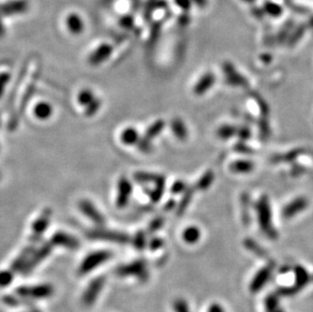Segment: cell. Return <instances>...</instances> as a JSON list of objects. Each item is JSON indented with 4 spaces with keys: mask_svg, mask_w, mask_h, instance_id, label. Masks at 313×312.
Wrapping results in <instances>:
<instances>
[{
    "mask_svg": "<svg viewBox=\"0 0 313 312\" xmlns=\"http://www.w3.org/2000/svg\"><path fill=\"white\" fill-rule=\"evenodd\" d=\"M111 252L109 251H96V252H92L91 254L87 255L83 263L81 264L80 268H79V274L81 275H85L89 272H91L93 269H95L96 267L100 266L101 264L106 263L108 259L111 257Z\"/></svg>",
    "mask_w": 313,
    "mask_h": 312,
    "instance_id": "1",
    "label": "cell"
},
{
    "mask_svg": "<svg viewBox=\"0 0 313 312\" xmlns=\"http://www.w3.org/2000/svg\"><path fill=\"white\" fill-rule=\"evenodd\" d=\"M118 272L121 276H137V278L142 281L147 279L146 265L142 261H137L133 264L126 265L120 268Z\"/></svg>",
    "mask_w": 313,
    "mask_h": 312,
    "instance_id": "2",
    "label": "cell"
},
{
    "mask_svg": "<svg viewBox=\"0 0 313 312\" xmlns=\"http://www.w3.org/2000/svg\"><path fill=\"white\" fill-rule=\"evenodd\" d=\"M29 9L28 0H12L7 3L0 5L1 15H13L23 13Z\"/></svg>",
    "mask_w": 313,
    "mask_h": 312,
    "instance_id": "3",
    "label": "cell"
},
{
    "mask_svg": "<svg viewBox=\"0 0 313 312\" xmlns=\"http://www.w3.org/2000/svg\"><path fill=\"white\" fill-rule=\"evenodd\" d=\"M17 293L21 296H30L33 298H45L53 293V288L50 285L35 286V287H21L17 289Z\"/></svg>",
    "mask_w": 313,
    "mask_h": 312,
    "instance_id": "4",
    "label": "cell"
},
{
    "mask_svg": "<svg viewBox=\"0 0 313 312\" xmlns=\"http://www.w3.org/2000/svg\"><path fill=\"white\" fill-rule=\"evenodd\" d=\"M132 193V186L130 181L126 177L120 178L118 185V199L117 205L118 207H125L130 199V195Z\"/></svg>",
    "mask_w": 313,
    "mask_h": 312,
    "instance_id": "5",
    "label": "cell"
},
{
    "mask_svg": "<svg viewBox=\"0 0 313 312\" xmlns=\"http://www.w3.org/2000/svg\"><path fill=\"white\" fill-rule=\"evenodd\" d=\"M113 48L109 44H101L96 50H94L89 56V63L91 65H98L107 60L112 54Z\"/></svg>",
    "mask_w": 313,
    "mask_h": 312,
    "instance_id": "6",
    "label": "cell"
},
{
    "mask_svg": "<svg viewBox=\"0 0 313 312\" xmlns=\"http://www.w3.org/2000/svg\"><path fill=\"white\" fill-rule=\"evenodd\" d=\"M271 274H272L271 268H264L263 270H260L251 281L250 286H249V290L252 293H256L259 290H262L264 288L265 284L269 281Z\"/></svg>",
    "mask_w": 313,
    "mask_h": 312,
    "instance_id": "7",
    "label": "cell"
},
{
    "mask_svg": "<svg viewBox=\"0 0 313 312\" xmlns=\"http://www.w3.org/2000/svg\"><path fill=\"white\" fill-rule=\"evenodd\" d=\"M103 282H104V280L102 278H98V279L91 282V284L88 286V288L86 289V291L84 292V295H83V302L85 304L90 305L95 301L99 292L102 289Z\"/></svg>",
    "mask_w": 313,
    "mask_h": 312,
    "instance_id": "8",
    "label": "cell"
},
{
    "mask_svg": "<svg viewBox=\"0 0 313 312\" xmlns=\"http://www.w3.org/2000/svg\"><path fill=\"white\" fill-rule=\"evenodd\" d=\"M66 24L69 32L73 35H79L84 30V21L77 13H70L67 16Z\"/></svg>",
    "mask_w": 313,
    "mask_h": 312,
    "instance_id": "9",
    "label": "cell"
},
{
    "mask_svg": "<svg viewBox=\"0 0 313 312\" xmlns=\"http://www.w3.org/2000/svg\"><path fill=\"white\" fill-rule=\"evenodd\" d=\"M80 209L93 222H95L97 224H102L103 223L102 215L98 212V210L93 206V204L90 203L89 201H82L80 203Z\"/></svg>",
    "mask_w": 313,
    "mask_h": 312,
    "instance_id": "10",
    "label": "cell"
},
{
    "mask_svg": "<svg viewBox=\"0 0 313 312\" xmlns=\"http://www.w3.org/2000/svg\"><path fill=\"white\" fill-rule=\"evenodd\" d=\"M92 236L94 238H101L107 240H113L117 242H126L128 240V236L123 233L115 232V231H94L92 233Z\"/></svg>",
    "mask_w": 313,
    "mask_h": 312,
    "instance_id": "11",
    "label": "cell"
},
{
    "mask_svg": "<svg viewBox=\"0 0 313 312\" xmlns=\"http://www.w3.org/2000/svg\"><path fill=\"white\" fill-rule=\"evenodd\" d=\"M53 243L55 244H59L65 247H69V248H76L78 246V242L75 238L67 235L65 233H57L53 236V239H52Z\"/></svg>",
    "mask_w": 313,
    "mask_h": 312,
    "instance_id": "12",
    "label": "cell"
},
{
    "mask_svg": "<svg viewBox=\"0 0 313 312\" xmlns=\"http://www.w3.org/2000/svg\"><path fill=\"white\" fill-rule=\"evenodd\" d=\"M263 9H264L265 13H267L268 15H270L272 17H280L284 11L281 5H279L278 3H275L273 1H266L264 3Z\"/></svg>",
    "mask_w": 313,
    "mask_h": 312,
    "instance_id": "13",
    "label": "cell"
},
{
    "mask_svg": "<svg viewBox=\"0 0 313 312\" xmlns=\"http://www.w3.org/2000/svg\"><path fill=\"white\" fill-rule=\"evenodd\" d=\"M122 141L126 144H135L139 142V135L133 128H128L122 134Z\"/></svg>",
    "mask_w": 313,
    "mask_h": 312,
    "instance_id": "14",
    "label": "cell"
},
{
    "mask_svg": "<svg viewBox=\"0 0 313 312\" xmlns=\"http://www.w3.org/2000/svg\"><path fill=\"white\" fill-rule=\"evenodd\" d=\"M52 114V107L47 102H41L35 108V115L41 120L48 119Z\"/></svg>",
    "mask_w": 313,
    "mask_h": 312,
    "instance_id": "15",
    "label": "cell"
},
{
    "mask_svg": "<svg viewBox=\"0 0 313 312\" xmlns=\"http://www.w3.org/2000/svg\"><path fill=\"white\" fill-rule=\"evenodd\" d=\"M50 212H45L43 214V216L41 218H39L35 224L33 225V228H34V232L36 234H42L46 227L49 225V221H50Z\"/></svg>",
    "mask_w": 313,
    "mask_h": 312,
    "instance_id": "16",
    "label": "cell"
},
{
    "mask_svg": "<svg viewBox=\"0 0 313 312\" xmlns=\"http://www.w3.org/2000/svg\"><path fill=\"white\" fill-rule=\"evenodd\" d=\"M295 277H296V287L301 289L303 288L304 286L309 282V276L307 274V272L301 268V267H297L295 269Z\"/></svg>",
    "mask_w": 313,
    "mask_h": 312,
    "instance_id": "17",
    "label": "cell"
},
{
    "mask_svg": "<svg viewBox=\"0 0 313 312\" xmlns=\"http://www.w3.org/2000/svg\"><path fill=\"white\" fill-rule=\"evenodd\" d=\"M294 25V21L293 20H287L283 25H282V29L280 30L279 34H278V41L279 42H283L285 41L287 38L290 37V32L293 28Z\"/></svg>",
    "mask_w": 313,
    "mask_h": 312,
    "instance_id": "18",
    "label": "cell"
},
{
    "mask_svg": "<svg viewBox=\"0 0 313 312\" xmlns=\"http://www.w3.org/2000/svg\"><path fill=\"white\" fill-rule=\"evenodd\" d=\"M305 31H306V25L305 24L298 25V27L294 30V32L289 37V45L290 46L295 45L303 37Z\"/></svg>",
    "mask_w": 313,
    "mask_h": 312,
    "instance_id": "19",
    "label": "cell"
},
{
    "mask_svg": "<svg viewBox=\"0 0 313 312\" xmlns=\"http://www.w3.org/2000/svg\"><path fill=\"white\" fill-rule=\"evenodd\" d=\"M93 100L94 96L90 90H82L78 94V101H79V103H81L82 106H88Z\"/></svg>",
    "mask_w": 313,
    "mask_h": 312,
    "instance_id": "20",
    "label": "cell"
},
{
    "mask_svg": "<svg viewBox=\"0 0 313 312\" xmlns=\"http://www.w3.org/2000/svg\"><path fill=\"white\" fill-rule=\"evenodd\" d=\"M184 239L189 242L193 243L199 239V231L196 228H189L184 233Z\"/></svg>",
    "mask_w": 313,
    "mask_h": 312,
    "instance_id": "21",
    "label": "cell"
},
{
    "mask_svg": "<svg viewBox=\"0 0 313 312\" xmlns=\"http://www.w3.org/2000/svg\"><path fill=\"white\" fill-rule=\"evenodd\" d=\"M173 309H174V312H191L188 302L181 298L174 300Z\"/></svg>",
    "mask_w": 313,
    "mask_h": 312,
    "instance_id": "22",
    "label": "cell"
},
{
    "mask_svg": "<svg viewBox=\"0 0 313 312\" xmlns=\"http://www.w3.org/2000/svg\"><path fill=\"white\" fill-rule=\"evenodd\" d=\"M163 127V123L162 122H158V123H155L154 125H152L151 127H149L148 131L146 133V137L147 139H150L152 137H155L156 135H157L159 133L160 130L162 129Z\"/></svg>",
    "mask_w": 313,
    "mask_h": 312,
    "instance_id": "23",
    "label": "cell"
},
{
    "mask_svg": "<svg viewBox=\"0 0 313 312\" xmlns=\"http://www.w3.org/2000/svg\"><path fill=\"white\" fill-rule=\"evenodd\" d=\"M10 80V74L9 73H0V97L2 96L5 86Z\"/></svg>",
    "mask_w": 313,
    "mask_h": 312,
    "instance_id": "24",
    "label": "cell"
},
{
    "mask_svg": "<svg viewBox=\"0 0 313 312\" xmlns=\"http://www.w3.org/2000/svg\"><path fill=\"white\" fill-rule=\"evenodd\" d=\"M278 304H279V300H278V297H277L276 294L275 295L273 294V295H270V296L267 297V299H266V306H267L269 312L277 309Z\"/></svg>",
    "mask_w": 313,
    "mask_h": 312,
    "instance_id": "25",
    "label": "cell"
},
{
    "mask_svg": "<svg viewBox=\"0 0 313 312\" xmlns=\"http://www.w3.org/2000/svg\"><path fill=\"white\" fill-rule=\"evenodd\" d=\"M12 281L10 272H0V287H5Z\"/></svg>",
    "mask_w": 313,
    "mask_h": 312,
    "instance_id": "26",
    "label": "cell"
},
{
    "mask_svg": "<svg viewBox=\"0 0 313 312\" xmlns=\"http://www.w3.org/2000/svg\"><path fill=\"white\" fill-rule=\"evenodd\" d=\"M120 23L126 29H132L134 27V18L132 15H124L120 19Z\"/></svg>",
    "mask_w": 313,
    "mask_h": 312,
    "instance_id": "27",
    "label": "cell"
},
{
    "mask_svg": "<svg viewBox=\"0 0 313 312\" xmlns=\"http://www.w3.org/2000/svg\"><path fill=\"white\" fill-rule=\"evenodd\" d=\"M174 3L185 12H188L192 7V0H174Z\"/></svg>",
    "mask_w": 313,
    "mask_h": 312,
    "instance_id": "28",
    "label": "cell"
},
{
    "mask_svg": "<svg viewBox=\"0 0 313 312\" xmlns=\"http://www.w3.org/2000/svg\"><path fill=\"white\" fill-rule=\"evenodd\" d=\"M99 106H100V101L98 99L94 98V100L92 102H90L89 105L87 106L88 108H87V111H86V115H88V116L94 115L98 111Z\"/></svg>",
    "mask_w": 313,
    "mask_h": 312,
    "instance_id": "29",
    "label": "cell"
},
{
    "mask_svg": "<svg viewBox=\"0 0 313 312\" xmlns=\"http://www.w3.org/2000/svg\"><path fill=\"white\" fill-rule=\"evenodd\" d=\"M251 14L256 18V19H263L265 16V11L263 8H258L256 6L251 8Z\"/></svg>",
    "mask_w": 313,
    "mask_h": 312,
    "instance_id": "30",
    "label": "cell"
},
{
    "mask_svg": "<svg viewBox=\"0 0 313 312\" xmlns=\"http://www.w3.org/2000/svg\"><path fill=\"white\" fill-rule=\"evenodd\" d=\"M191 18H190V15L188 13H184L179 15L178 19H177V23L180 25V27H186V25L189 24Z\"/></svg>",
    "mask_w": 313,
    "mask_h": 312,
    "instance_id": "31",
    "label": "cell"
},
{
    "mask_svg": "<svg viewBox=\"0 0 313 312\" xmlns=\"http://www.w3.org/2000/svg\"><path fill=\"white\" fill-rule=\"evenodd\" d=\"M135 246L137 248H143L145 246V236L142 233H138L136 235V240H135Z\"/></svg>",
    "mask_w": 313,
    "mask_h": 312,
    "instance_id": "32",
    "label": "cell"
},
{
    "mask_svg": "<svg viewBox=\"0 0 313 312\" xmlns=\"http://www.w3.org/2000/svg\"><path fill=\"white\" fill-rule=\"evenodd\" d=\"M208 312H225L224 308L222 305L219 303H213L208 308Z\"/></svg>",
    "mask_w": 313,
    "mask_h": 312,
    "instance_id": "33",
    "label": "cell"
},
{
    "mask_svg": "<svg viewBox=\"0 0 313 312\" xmlns=\"http://www.w3.org/2000/svg\"><path fill=\"white\" fill-rule=\"evenodd\" d=\"M192 1L200 8H204L208 4V0H192Z\"/></svg>",
    "mask_w": 313,
    "mask_h": 312,
    "instance_id": "34",
    "label": "cell"
},
{
    "mask_svg": "<svg viewBox=\"0 0 313 312\" xmlns=\"http://www.w3.org/2000/svg\"><path fill=\"white\" fill-rule=\"evenodd\" d=\"M1 13H0V38L3 37L5 34V30L3 27V22H2V18H1Z\"/></svg>",
    "mask_w": 313,
    "mask_h": 312,
    "instance_id": "35",
    "label": "cell"
},
{
    "mask_svg": "<svg viewBox=\"0 0 313 312\" xmlns=\"http://www.w3.org/2000/svg\"><path fill=\"white\" fill-rule=\"evenodd\" d=\"M161 243H162V241L159 239H153V241L151 242V248H153V249L157 248L158 246H160Z\"/></svg>",
    "mask_w": 313,
    "mask_h": 312,
    "instance_id": "36",
    "label": "cell"
},
{
    "mask_svg": "<svg viewBox=\"0 0 313 312\" xmlns=\"http://www.w3.org/2000/svg\"><path fill=\"white\" fill-rule=\"evenodd\" d=\"M242 1L245 3H248V4H252L255 2V0H242Z\"/></svg>",
    "mask_w": 313,
    "mask_h": 312,
    "instance_id": "37",
    "label": "cell"
},
{
    "mask_svg": "<svg viewBox=\"0 0 313 312\" xmlns=\"http://www.w3.org/2000/svg\"><path fill=\"white\" fill-rule=\"evenodd\" d=\"M308 25L310 28H312L313 29V16L309 19V21H308Z\"/></svg>",
    "mask_w": 313,
    "mask_h": 312,
    "instance_id": "38",
    "label": "cell"
},
{
    "mask_svg": "<svg viewBox=\"0 0 313 312\" xmlns=\"http://www.w3.org/2000/svg\"><path fill=\"white\" fill-rule=\"evenodd\" d=\"M270 312H284L283 310H280V309H275V310H273V311H270Z\"/></svg>",
    "mask_w": 313,
    "mask_h": 312,
    "instance_id": "39",
    "label": "cell"
}]
</instances>
